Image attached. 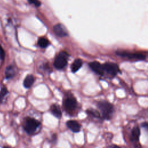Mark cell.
<instances>
[{
    "label": "cell",
    "mask_w": 148,
    "mask_h": 148,
    "mask_svg": "<svg viewBox=\"0 0 148 148\" xmlns=\"http://www.w3.org/2000/svg\"><path fill=\"white\" fill-rule=\"evenodd\" d=\"M97 106L101 113V116L103 119L110 120L114 112L113 105L106 101H99L97 103Z\"/></svg>",
    "instance_id": "1"
},
{
    "label": "cell",
    "mask_w": 148,
    "mask_h": 148,
    "mask_svg": "<svg viewBox=\"0 0 148 148\" xmlns=\"http://www.w3.org/2000/svg\"><path fill=\"white\" fill-rule=\"evenodd\" d=\"M40 125V123L38 120L34 118L28 117L25 119L24 129L27 134L31 135L36 131Z\"/></svg>",
    "instance_id": "2"
},
{
    "label": "cell",
    "mask_w": 148,
    "mask_h": 148,
    "mask_svg": "<svg viewBox=\"0 0 148 148\" xmlns=\"http://www.w3.org/2000/svg\"><path fill=\"white\" fill-rule=\"evenodd\" d=\"M68 54L65 51L61 52L55 58L54 65L58 69L64 68L67 65L68 62Z\"/></svg>",
    "instance_id": "3"
},
{
    "label": "cell",
    "mask_w": 148,
    "mask_h": 148,
    "mask_svg": "<svg viewBox=\"0 0 148 148\" xmlns=\"http://www.w3.org/2000/svg\"><path fill=\"white\" fill-rule=\"evenodd\" d=\"M104 72H106L110 75L114 76L119 72V68L117 64L112 62H106L103 65Z\"/></svg>",
    "instance_id": "4"
},
{
    "label": "cell",
    "mask_w": 148,
    "mask_h": 148,
    "mask_svg": "<svg viewBox=\"0 0 148 148\" xmlns=\"http://www.w3.org/2000/svg\"><path fill=\"white\" fill-rule=\"evenodd\" d=\"M117 54L120 56L127 57L130 59H135V60H143L145 58V56L143 54L140 53H132L128 52L126 51H119L116 52Z\"/></svg>",
    "instance_id": "5"
},
{
    "label": "cell",
    "mask_w": 148,
    "mask_h": 148,
    "mask_svg": "<svg viewBox=\"0 0 148 148\" xmlns=\"http://www.w3.org/2000/svg\"><path fill=\"white\" fill-rule=\"evenodd\" d=\"M76 106L77 102L74 97H68L64 101V106L68 112L73 111L76 109Z\"/></svg>",
    "instance_id": "6"
},
{
    "label": "cell",
    "mask_w": 148,
    "mask_h": 148,
    "mask_svg": "<svg viewBox=\"0 0 148 148\" xmlns=\"http://www.w3.org/2000/svg\"><path fill=\"white\" fill-rule=\"evenodd\" d=\"M53 31L56 35L60 37L68 35V32L66 28L62 24H57L55 25L53 27Z\"/></svg>",
    "instance_id": "7"
},
{
    "label": "cell",
    "mask_w": 148,
    "mask_h": 148,
    "mask_svg": "<svg viewBox=\"0 0 148 148\" xmlns=\"http://www.w3.org/2000/svg\"><path fill=\"white\" fill-rule=\"evenodd\" d=\"M89 66L90 68L96 73L102 75L104 73V69L103 65L101 64L99 62L97 61L91 62L89 64Z\"/></svg>",
    "instance_id": "8"
},
{
    "label": "cell",
    "mask_w": 148,
    "mask_h": 148,
    "mask_svg": "<svg viewBox=\"0 0 148 148\" xmlns=\"http://www.w3.org/2000/svg\"><path fill=\"white\" fill-rule=\"evenodd\" d=\"M66 126L73 132H78L80 130V124L75 120H69L66 123Z\"/></svg>",
    "instance_id": "9"
},
{
    "label": "cell",
    "mask_w": 148,
    "mask_h": 148,
    "mask_svg": "<svg viewBox=\"0 0 148 148\" xmlns=\"http://www.w3.org/2000/svg\"><path fill=\"white\" fill-rule=\"evenodd\" d=\"M140 134V131L139 128L138 126L134 127L131 131V140L133 142H138L139 139Z\"/></svg>",
    "instance_id": "10"
},
{
    "label": "cell",
    "mask_w": 148,
    "mask_h": 148,
    "mask_svg": "<svg viewBox=\"0 0 148 148\" xmlns=\"http://www.w3.org/2000/svg\"><path fill=\"white\" fill-rule=\"evenodd\" d=\"M50 112L57 118L60 119L61 117L62 112L58 105L56 104L51 105V106H50Z\"/></svg>",
    "instance_id": "11"
},
{
    "label": "cell",
    "mask_w": 148,
    "mask_h": 148,
    "mask_svg": "<svg viewBox=\"0 0 148 148\" xmlns=\"http://www.w3.org/2000/svg\"><path fill=\"white\" fill-rule=\"evenodd\" d=\"M34 82V77L33 76V75H28L24 79L23 84L25 88H28L31 87Z\"/></svg>",
    "instance_id": "12"
},
{
    "label": "cell",
    "mask_w": 148,
    "mask_h": 148,
    "mask_svg": "<svg viewBox=\"0 0 148 148\" xmlns=\"http://www.w3.org/2000/svg\"><path fill=\"white\" fill-rule=\"evenodd\" d=\"M82 65V61L80 59L75 60L71 65V70L73 72H77Z\"/></svg>",
    "instance_id": "13"
},
{
    "label": "cell",
    "mask_w": 148,
    "mask_h": 148,
    "mask_svg": "<svg viewBox=\"0 0 148 148\" xmlns=\"http://www.w3.org/2000/svg\"><path fill=\"white\" fill-rule=\"evenodd\" d=\"M14 70L12 66H9L7 67L5 72V76L6 79H10L14 75Z\"/></svg>",
    "instance_id": "14"
},
{
    "label": "cell",
    "mask_w": 148,
    "mask_h": 148,
    "mask_svg": "<svg viewBox=\"0 0 148 148\" xmlns=\"http://www.w3.org/2000/svg\"><path fill=\"white\" fill-rule=\"evenodd\" d=\"M38 45L42 48H46L49 45V41L45 38H40L38 42Z\"/></svg>",
    "instance_id": "15"
},
{
    "label": "cell",
    "mask_w": 148,
    "mask_h": 148,
    "mask_svg": "<svg viewBox=\"0 0 148 148\" xmlns=\"http://www.w3.org/2000/svg\"><path fill=\"white\" fill-rule=\"evenodd\" d=\"M86 113L88 114V115H90V116H92L94 117H96V118H99L101 117V114H100V113L98 111V110H96L95 109H87L86 110Z\"/></svg>",
    "instance_id": "16"
},
{
    "label": "cell",
    "mask_w": 148,
    "mask_h": 148,
    "mask_svg": "<svg viewBox=\"0 0 148 148\" xmlns=\"http://www.w3.org/2000/svg\"><path fill=\"white\" fill-rule=\"evenodd\" d=\"M7 93H8V90L5 87H3L1 90V91H0V103H1L3 97L6 95Z\"/></svg>",
    "instance_id": "17"
},
{
    "label": "cell",
    "mask_w": 148,
    "mask_h": 148,
    "mask_svg": "<svg viewBox=\"0 0 148 148\" xmlns=\"http://www.w3.org/2000/svg\"><path fill=\"white\" fill-rule=\"evenodd\" d=\"M29 3L34 4V5H35L36 6L38 7L40 5V2L38 0H28Z\"/></svg>",
    "instance_id": "18"
},
{
    "label": "cell",
    "mask_w": 148,
    "mask_h": 148,
    "mask_svg": "<svg viewBox=\"0 0 148 148\" xmlns=\"http://www.w3.org/2000/svg\"><path fill=\"white\" fill-rule=\"evenodd\" d=\"M5 57V51L3 49V48L0 45V59L3 60Z\"/></svg>",
    "instance_id": "19"
},
{
    "label": "cell",
    "mask_w": 148,
    "mask_h": 148,
    "mask_svg": "<svg viewBox=\"0 0 148 148\" xmlns=\"http://www.w3.org/2000/svg\"><path fill=\"white\" fill-rule=\"evenodd\" d=\"M142 127L145 128L147 131H148V123L144 122L142 124Z\"/></svg>",
    "instance_id": "20"
},
{
    "label": "cell",
    "mask_w": 148,
    "mask_h": 148,
    "mask_svg": "<svg viewBox=\"0 0 148 148\" xmlns=\"http://www.w3.org/2000/svg\"><path fill=\"white\" fill-rule=\"evenodd\" d=\"M3 148H13V147H12L11 146H5L3 147Z\"/></svg>",
    "instance_id": "21"
},
{
    "label": "cell",
    "mask_w": 148,
    "mask_h": 148,
    "mask_svg": "<svg viewBox=\"0 0 148 148\" xmlns=\"http://www.w3.org/2000/svg\"><path fill=\"white\" fill-rule=\"evenodd\" d=\"M112 148H121V147H119L117 146H114L113 147H112Z\"/></svg>",
    "instance_id": "22"
}]
</instances>
